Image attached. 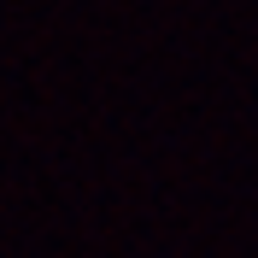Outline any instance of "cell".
<instances>
[]
</instances>
